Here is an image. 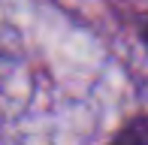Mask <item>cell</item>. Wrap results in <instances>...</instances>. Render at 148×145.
<instances>
[{"label":"cell","instance_id":"1","mask_svg":"<svg viewBox=\"0 0 148 145\" xmlns=\"http://www.w3.org/2000/svg\"><path fill=\"white\" fill-rule=\"evenodd\" d=\"M112 145H148V118L139 115L133 121H127L124 127L118 130L115 142Z\"/></svg>","mask_w":148,"mask_h":145},{"label":"cell","instance_id":"2","mask_svg":"<svg viewBox=\"0 0 148 145\" xmlns=\"http://www.w3.org/2000/svg\"><path fill=\"white\" fill-rule=\"evenodd\" d=\"M139 36H142V42H145V49H148V21L142 24V30H139Z\"/></svg>","mask_w":148,"mask_h":145}]
</instances>
